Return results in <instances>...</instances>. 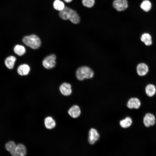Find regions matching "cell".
<instances>
[{
	"instance_id": "cell-1",
	"label": "cell",
	"mask_w": 156,
	"mask_h": 156,
	"mask_svg": "<svg viewBox=\"0 0 156 156\" xmlns=\"http://www.w3.org/2000/svg\"><path fill=\"white\" fill-rule=\"evenodd\" d=\"M22 41L25 45L34 49L38 48L41 44L40 38L34 34L24 36Z\"/></svg>"
},
{
	"instance_id": "cell-2",
	"label": "cell",
	"mask_w": 156,
	"mask_h": 156,
	"mask_svg": "<svg viewBox=\"0 0 156 156\" xmlns=\"http://www.w3.org/2000/svg\"><path fill=\"white\" fill-rule=\"evenodd\" d=\"M76 75L77 79L81 81L85 78L90 79L92 78L93 76L94 73L90 67L83 66L77 69L76 71Z\"/></svg>"
},
{
	"instance_id": "cell-3",
	"label": "cell",
	"mask_w": 156,
	"mask_h": 156,
	"mask_svg": "<svg viewBox=\"0 0 156 156\" xmlns=\"http://www.w3.org/2000/svg\"><path fill=\"white\" fill-rule=\"evenodd\" d=\"M113 7L118 12L125 10L128 7L127 0H114L113 2Z\"/></svg>"
},
{
	"instance_id": "cell-4",
	"label": "cell",
	"mask_w": 156,
	"mask_h": 156,
	"mask_svg": "<svg viewBox=\"0 0 156 156\" xmlns=\"http://www.w3.org/2000/svg\"><path fill=\"white\" fill-rule=\"evenodd\" d=\"M56 56L51 54L46 57L42 61L43 66L47 69H50L54 67L55 65Z\"/></svg>"
},
{
	"instance_id": "cell-5",
	"label": "cell",
	"mask_w": 156,
	"mask_h": 156,
	"mask_svg": "<svg viewBox=\"0 0 156 156\" xmlns=\"http://www.w3.org/2000/svg\"><path fill=\"white\" fill-rule=\"evenodd\" d=\"M10 153L12 156H25L27 153V149L24 144H19Z\"/></svg>"
},
{
	"instance_id": "cell-6",
	"label": "cell",
	"mask_w": 156,
	"mask_h": 156,
	"mask_svg": "<svg viewBox=\"0 0 156 156\" xmlns=\"http://www.w3.org/2000/svg\"><path fill=\"white\" fill-rule=\"evenodd\" d=\"M155 118L152 114L150 113L146 114L143 119V122L145 127H149L154 125L155 123Z\"/></svg>"
},
{
	"instance_id": "cell-7",
	"label": "cell",
	"mask_w": 156,
	"mask_h": 156,
	"mask_svg": "<svg viewBox=\"0 0 156 156\" xmlns=\"http://www.w3.org/2000/svg\"><path fill=\"white\" fill-rule=\"evenodd\" d=\"M100 135L97 131L92 128L89 132L88 141L90 144H93L99 139Z\"/></svg>"
},
{
	"instance_id": "cell-8",
	"label": "cell",
	"mask_w": 156,
	"mask_h": 156,
	"mask_svg": "<svg viewBox=\"0 0 156 156\" xmlns=\"http://www.w3.org/2000/svg\"><path fill=\"white\" fill-rule=\"evenodd\" d=\"M68 19L75 24L79 23L80 21V17L77 12L71 8L69 12Z\"/></svg>"
},
{
	"instance_id": "cell-9",
	"label": "cell",
	"mask_w": 156,
	"mask_h": 156,
	"mask_svg": "<svg viewBox=\"0 0 156 156\" xmlns=\"http://www.w3.org/2000/svg\"><path fill=\"white\" fill-rule=\"evenodd\" d=\"M127 107L130 109H138L141 105L140 100L137 98H131L130 99L127 103Z\"/></svg>"
},
{
	"instance_id": "cell-10",
	"label": "cell",
	"mask_w": 156,
	"mask_h": 156,
	"mask_svg": "<svg viewBox=\"0 0 156 156\" xmlns=\"http://www.w3.org/2000/svg\"><path fill=\"white\" fill-rule=\"evenodd\" d=\"M71 86L69 83H64L60 86V90L61 93L64 95L68 96L72 93Z\"/></svg>"
},
{
	"instance_id": "cell-11",
	"label": "cell",
	"mask_w": 156,
	"mask_h": 156,
	"mask_svg": "<svg viewBox=\"0 0 156 156\" xmlns=\"http://www.w3.org/2000/svg\"><path fill=\"white\" fill-rule=\"evenodd\" d=\"M138 74L140 76H143L147 74L148 71V66L144 63L139 64L137 67Z\"/></svg>"
},
{
	"instance_id": "cell-12",
	"label": "cell",
	"mask_w": 156,
	"mask_h": 156,
	"mask_svg": "<svg viewBox=\"0 0 156 156\" xmlns=\"http://www.w3.org/2000/svg\"><path fill=\"white\" fill-rule=\"evenodd\" d=\"M81 112L80 107L79 106L76 105L72 106L68 111L69 114L74 118L78 117L80 116Z\"/></svg>"
},
{
	"instance_id": "cell-13",
	"label": "cell",
	"mask_w": 156,
	"mask_h": 156,
	"mask_svg": "<svg viewBox=\"0 0 156 156\" xmlns=\"http://www.w3.org/2000/svg\"><path fill=\"white\" fill-rule=\"evenodd\" d=\"M30 68L29 66L26 64L20 65L17 68V72L21 76L26 75H28L30 71Z\"/></svg>"
},
{
	"instance_id": "cell-14",
	"label": "cell",
	"mask_w": 156,
	"mask_h": 156,
	"mask_svg": "<svg viewBox=\"0 0 156 156\" xmlns=\"http://www.w3.org/2000/svg\"><path fill=\"white\" fill-rule=\"evenodd\" d=\"M16 58L14 56L11 55L7 57L5 60V64L9 69H12L14 66Z\"/></svg>"
},
{
	"instance_id": "cell-15",
	"label": "cell",
	"mask_w": 156,
	"mask_h": 156,
	"mask_svg": "<svg viewBox=\"0 0 156 156\" xmlns=\"http://www.w3.org/2000/svg\"><path fill=\"white\" fill-rule=\"evenodd\" d=\"M145 92L146 95L149 97L153 96L156 92V88L155 85L149 84L145 87Z\"/></svg>"
},
{
	"instance_id": "cell-16",
	"label": "cell",
	"mask_w": 156,
	"mask_h": 156,
	"mask_svg": "<svg viewBox=\"0 0 156 156\" xmlns=\"http://www.w3.org/2000/svg\"><path fill=\"white\" fill-rule=\"evenodd\" d=\"M45 127L48 129H52L55 127L56 123L53 118L50 116L46 117L44 120Z\"/></svg>"
},
{
	"instance_id": "cell-17",
	"label": "cell",
	"mask_w": 156,
	"mask_h": 156,
	"mask_svg": "<svg viewBox=\"0 0 156 156\" xmlns=\"http://www.w3.org/2000/svg\"><path fill=\"white\" fill-rule=\"evenodd\" d=\"M140 40L146 46L151 45L152 44L151 36L148 33L143 34L141 37Z\"/></svg>"
},
{
	"instance_id": "cell-18",
	"label": "cell",
	"mask_w": 156,
	"mask_h": 156,
	"mask_svg": "<svg viewBox=\"0 0 156 156\" xmlns=\"http://www.w3.org/2000/svg\"><path fill=\"white\" fill-rule=\"evenodd\" d=\"M70 8L65 6L62 10L60 11L59 15L61 18L64 20L69 19V16Z\"/></svg>"
},
{
	"instance_id": "cell-19",
	"label": "cell",
	"mask_w": 156,
	"mask_h": 156,
	"mask_svg": "<svg viewBox=\"0 0 156 156\" xmlns=\"http://www.w3.org/2000/svg\"><path fill=\"white\" fill-rule=\"evenodd\" d=\"M132 122L131 118L129 117H127L124 119L121 120L120 124L121 127L124 128H126L130 127Z\"/></svg>"
},
{
	"instance_id": "cell-20",
	"label": "cell",
	"mask_w": 156,
	"mask_h": 156,
	"mask_svg": "<svg viewBox=\"0 0 156 156\" xmlns=\"http://www.w3.org/2000/svg\"><path fill=\"white\" fill-rule=\"evenodd\" d=\"M14 52L18 56H21L23 55L26 52L25 48L23 45L17 44L14 48Z\"/></svg>"
},
{
	"instance_id": "cell-21",
	"label": "cell",
	"mask_w": 156,
	"mask_h": 156,
	"mask_svg": "<svg viewBox=\"0 0 156 156\" xmlns=\"http://www.w3.org/2000/svg\"><path fill=\"white\" fill-rule=\"evenodd\" d=\"M53 6L55 10L59 11L62 10L65 7L64 3L60 0H55Z\"/></svg>"
},
{
	"instance_id": "cell-22",
	"label": "cell",
	"mask_w": 156,
	"mask_h": 156,
	"mask_svg": "<svg viewBox=\"0 0 156 156\" xmlns=\"http://www.w3.org/2000/svg\"><path fill=\"white\" fill-rule=\"evenodd\" d=\"M141 8L144 11H149L151 8V4L148 0H145L142 1L140 5Z\"/></svg>"
},
{
	"instance_id": "cell-23",
	"label": "cell",
	"mask_w": 156,
	"mask_h": 156,
	"mask_svg": "<svg viewBox=\"0 0 156 156\" xmlns=\"http://www.w3.org/2000/svg\"><path fill=\"white\" fill-rule=\"evenodd\" d=\"M16 146L14 141H10L6 144L5 147L6 149L11 153L15 149Z\"/></svg>"
},
{
	"instance_id": "cell-24",
	"label": "cell",
	"mask_w": 156,
	"mask_h": 156,
	"mask_svg": "<svg viewBox=\"0 0 156 156\" xmlns=\"http://www.w3.org/2000/svg\"><path fill=\"white\" fill-rule=\"evenodd\" d=\"M82 3L83 5L86 7L90 8L94 5L95 3V0H82Z\"/></svg>"
},
{
	"instance_id": "cell-25",
	"label": "cell",
	"mask_w": 156,
	"mask_h": 156,
	"mask_svg": "<svg viewBox=\"0 0 156 156\" xmlns=\"http://www.w3.org/2000/svg\"><path fill=\"white\" fill-rule=\"evenodd\" d=\"M73 0H64V1L66 3L70 2Z\"/></svg>"
}]
</instances>
